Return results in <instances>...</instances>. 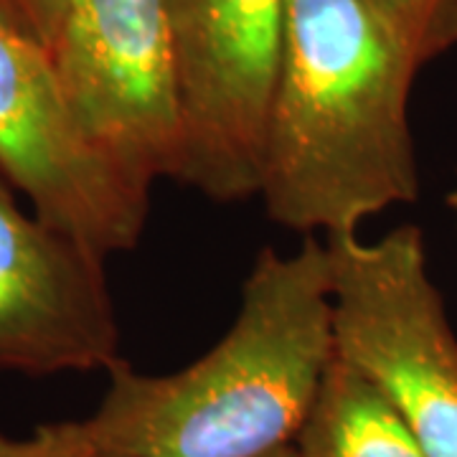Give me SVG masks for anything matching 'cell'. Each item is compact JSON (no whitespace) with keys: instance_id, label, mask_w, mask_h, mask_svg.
I'll return each mask as SVG.
<instances>
[{"instance_id":"6","label":"cell","mask_w":457,"mask_h":457,"mask_svg":"<svg viewBox=\"0 0 457 457\" xmlns=\"http://www.w3.org/2000/svg\"><path fill=\"white\" fill-rule=\"evenodd\" d=\"M0 176L33 212L99 257L137 246L147 191L122 179L79 130L51 51L0 0Z\"/></svg>"},{"instance_id":"11","label":"cell","mask_w":457,"mask_h":457,"mask_svg":"<svg viewBox=\"0 0 457 457\" xmlns=\"http://www.w3.org/2000/svg\"><path fill=\"white\" fill-rule=\"evenodd\" d=\"M3 3L46 49H54L64 16V0H3Z\"/></svg>"},{"instance_id":"5","label":"cell","mask_w":457,"mask_h":457,"mask_svg":"<svg viewBox=\"0 0 457 457\" xmlns=\"http://www.w3.org/2000/svg\"><path fill=\"white\" fill-rule=\"evenodd\" d=\"M183 147L176 180L219 204L260 191L285 0H165Z\"/></svg>"},{"instance_id":"12","label":"cell","mask_w":457,"mask_h":457,"mask_svg":"<svg viewBox=\"0 0 457 457\" xmlns=\"http://www.w3.org/2000/svg\"><path fill=\"white\" fill-rule=\"evenodd\" d=\"M264 457H300V453H297L295 445H287V447H279V450H275V453H270V455Z\"/></svg>"},{"instance_id":"4","label":"cell","mask_w":457,"mask_h":457,"mask_svg":"<svg viewBox=\"0 0 457 457\" xmlns=\"http://www.w3.org/2000/svg\"><path fill=\"white\" fill-rule=\"evenodd\" d=\"M51 59L89 145L150 191L179 176V77L165 0H64Z\"/></svg>"},{"instance_id":"3","label":"cell","mask_w":457,"mask_h":457,"mask_svg":"<svg viewBox=\"0 0 457 457\" xmlns=\"http://www.w3.org/2000/svg\"><path fill=\"white\" fill-rule=\"evenodd\" d=\"M336 353L402 417L427 457H457V336L425 237L396 227L374 242L328 237Z\"/></svg>"},{"instance_id":"9","label":"cell","mask_w":457,"mask_h":457,"mask_svg":"<svg viewBox=\"0 0 457 457\" xmlns=\"http://www.w3.org/2000/svg\"><path fill=\"white\" fill-rule=\"evenodd\" d=\"M420 66L457 46V0H366Z\"/></svg>"},{"instance_id":"7","label":"cell","mask_w":457,"mask_h":457,"mask_svg":"<svg viewBox=\"0 0 457 457\" xmlns=\"http://www.w3.org/2000/svg\"><path fill=\"white\" fill-rule=\"evenodd\" d=\"M0 176V374L112 371L120 323L104 257L29 216Z\"/></svg>"},{"instance_id":"13","label":"cell","mask_w":457,"mask_h":457,"mask_svg":"<svg viewBox=\"0 0 457 457\" xmlns=\"http://www.w3.org/2000/svg\"><path fill=\"white\" fill-rule=\"evenodd\" d=\"M447 206H450V212L455 213L457 219V186L450 191V196H447Z\"/></svg>"},{"instance_id":"2","label":"cell","mask_w":457,"mask_h":457,"mask_svg":"<svg viewBox=\"0 0 457 457\" xmlns=\"http://www.w3.org/2000/svg\"><path fill=\"white\" fill-rule=\"evenodd\" d=\"M336 356L330 252L308 237L293 254L262 249L206 356L165 376L117 363L79 422L125 457H264L295 445Z\"/></svg>"},{"instance_id":"1","label":"cell","mask_w":457,"mask_h":457,"mask_svg":"<svg viewBox=\"0 0 457 457\" xmlns=\"http://www.w3.org/2000/svg\"><path fill=\"white\" fill-rule=\"evenodd\" d=\"M420 71L366 0H285L260 194L279 227L359 234L420 194L409 95Z\"/></svg>"},{"instance_id":"10","label":"cell","mask_w":457,"mask_h":457,"mask_svg":"<svg viewBox=\"0 0 457 457\" xmlns=\"http://www.w3.org/2000/svg\"><path fill=\"white\" fill-rule=\"evenodd\" d=\"M0 457H125L102 447L84 432L82 422L41 425L26 437L0 432Z\"/></svg>"},{"instance_id":"8","label":"cell","mask_w":457,"mask_h":457,"mask_svg":"<svg viewBox=\"0 0 457 457\" xmlns=\"http://www.w3.org/2000/svg\"><path fill=\"white\" fill-rule=\"evenodd\" d=\"M295 447L300 457H427L384 394L338 356Z\"/></svg>"}]
</instances>
